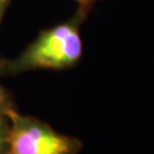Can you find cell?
I'll use <instances>...</instances> for the list:
<instances>
[{
    "mask_svg": "<svg viewBox=\"0 0 154 154\" xmlns=\"http://www.w3.org/2000/svg\"><path fill=\"white\" fill-rule=\"evenodd\" d=\"M87 13L88 9L79 7L69 21L41 31L16 58H0V75H17L35 70H63L74 66L82 56L80 28Z\"/></svg>",
    "mask_w": 154,
    "mask_h": 154,
    "instance_id": "6da1fadb",
    "label": "cell"
},
{
    "mask_svg": "<svg viewBox=\"0 0 154 154\" xmlns=\"http://www.w3.org/2000/svg\"><path fill=\"white\" fill-rule=\"evenodd\" d=\"M7 114L11 129L6 154H78L82 149L80 139L60 134L34 116L20 114L16 110Z\"/></svg>",
    "mask_w": 154,
    "mask_h": 154,
    "instance_id": "7a4b0ae2",
    "label": "cell"
},
{
    "mask_svg": "<svg viewBox=\"0 0 154 154\" xmlns=\"http://www.w3.org/2000/svg\"><path fill=\"white\" fill-rule=\"evenodd\" d=\"M11 129V120L9 116L5 112L0 111V152L6 154L7 149V139Z\"/></svg>",
    "mask_w": 154,
    "mask_h": 154,
    "instance_id": "3957f363",
    "label": "cell"
},
{
    "mask_svg": "<svg viewBox=\"0 0 154 154\" xmlns=\"http://www.w3.org/2000/svg\"><path fill=\"white\" fill-rule=\"evenodd\" d=\"M11 110H16L11 94L0 85V111L8 113Z\"/></svg>",
    "mask_w": 154,
    "mask_h": 154,
    "instance_id": "277c9868",
    "label": "cell"
},
{
    "mask_svg": "<svg viewBox=\"0 0 154 154\" xmlns=\"http://www.w3.org/2000/svg\"><path fill=\"white\" fill-rule=\"evenodd\" d=\"M11 0H0V24H1V21L4 20V16L8 7L11 5Z\"/></svg>",
    "mask_w": 154,
    "mask_h": 154,
    "instance_id": "5b68a950",
    "label": "cell"
},
{
    "mask_svg": "<svg viewBox=\"0 0 154 154\" xmlns=\"http://www.w3.org/2000/svg\"><path fill=\"white\" fill-rule=\"evenodd\" d=\"M74 1L78 2L79 7H83V8L88 9V11L97 2V0H74Z\"/></svg>",
    "mask_w": 154,
    "mask_h": 154,
    "instance_id": "8992f818",
    "label": "cell"
},
{
    "mask_svg": "<svg viewBox=\"0 0 154 154\" xmlns=\"http://www.w3.org/2000/svg\"><path fill=\"white\" fill-rule=\"evenodd\" d=\"M0 154H5V153H1V152H0Z\"/></svg>",
    "mask_w": 154,
    "mask_h": 154,
    "instance_id": "52a82bcc",
    "label": "cell"
}]
</instances>
